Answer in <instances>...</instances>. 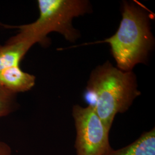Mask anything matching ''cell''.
I'll use <instances>...</instances> for the list:
<instances>
[{
    "label": "cell",
    "instance_id": "obj_3",
    "mask_svg": "<svg viewBox=\"0 0 155 155\" xmlns=\"http://www.w3.org/2000/svg\"><path fill=\"white\" fill-rule=\"evenodd\" d=\"M39 18L35 22L19 26H8L18 28L17 39L27 40L33 45L50 44L47 35L58 32L66 40L74 43L81 36L79 31L72 26L74 18L91 12L86 0H38Z\"/></svg>",
    "mask_w": 155,
    "mask_h": 155
},
{
    "label": "cell",
    "instance_id": "obj_6",
    "mask_svg": "<svg viewBox=\"0 0 155 155\" xmlns=\"http://www.w3.org/2000/svg\"><path fill=\"white\" fill-rule=\"evenodd\" d=\"M33 45L29 41L13 36L6 44L0 45V72L20 66V61Z\"/></svg>",
    "mask_w": 155,
    "mask_h": 155
},
{
    "label": "cell",
    "instance_id": "obj_2",
    "mask_svg": "<svg viewBox=\"0 0 155 155\" xmlns=\"http://www.w3.org/2000/svg\"><path fill=\"white\" fill-rule=\"evenodd\" d=\"M105 43L110 45L111 55L121 70L132 71L137 64L145 63L154 45L147 12L134 2L124 1L122 20L116 33L93 44Z\"/></svg>",
    "mask_w": 155,
    "mask_h": 155
},
{
    "label": "cell",
    "instance_id": "obj_5",
    "mask_svg": "<svg viewBox=\"0 0 155 155\" xmlns=\"http://www.w3.org/2000/svg\"><path fill=\"white\" fill-rule=\"evenodd\" d=\"M36 77L25 72L20 66L12 67L0 72V86L16 94L30 90L35 86Z\"/></svg>",
    "mask_w": 155,
    "mask_h": 155
},
{
    "label": "cell",
    "instance_id": "obj_8",
    "mask_svg": "<svg viewBox=\"0 0 155 155\" xmlns=\"http://www.w3.org/2000/svg\"><path fill=\"white\" fill-rule=\"evenodd\" d=\"M18 107L16 94L0 86V118L8 116Z\"/></svg>",
    "mask_w": 155,
    "mask_h": 155
},
{
    "label": "cell",
    "instance_id": "obj_4",
    "mask_svg": "<svg viewBox=\"0 0 155 155\" xmlns=\"http://www.w3.org/2000/svg\"><path fill=\"white\" fill-rule=\"evenodd\" d=\"M72 117L76 130L74 147L77 155H105L110 150L109 134L92 106L75 105Z\"/></svg>",
    "mask_w": 155,
    "mask_h": 155
},
{
    "label": "cell",
    "instance_id": "obj_1",
    "mask_svg": "<svg viewBox=\"0 0 155 155\" xmlns=\"http://www.w3.org/2000/svg\"><path fill=\"white\" fill-rule=\"evenodd\" d=\"M86 94L92 102L89 105L110 131L117 114L125 113L141 93L132 71H122L107 61L91 73Z\"/></svg>",
    "mask_w": 155,
    "mask_h": 155
},
{
    "label": "cell",
    "instance_id": "obj_7",
    "mask_svg": "<svg viewBox=\"0 0 155 155\" xmlns=\"http://www.w3.org/2000/svg\"><path fill=\"white\" fill-rule=\"evenodd\" d=\"M105 155H155V127L123 148L118 150L111 148Z\"/></svg>",
    "mask_w": 155,
    "mask_h": 155
}]
</instances>
